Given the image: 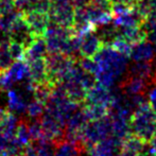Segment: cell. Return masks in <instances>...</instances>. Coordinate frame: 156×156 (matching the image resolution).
<instances>
[{
	"label": "cell",
	"mask_w": 156,
	"mask_h": 156,
	"mask_svg": "<svg viewBox=\"0 0 156 156\" xmlns=\"http://www.w3.org/2000/svg\"><path fill=\"white\" fill-rule=\"evenodd\" d=\"M148 102L151 105V107L153 108V111L156 113V83L154 86L150 89L148 94Z\"/></svg>",
	"instance_id": "cell-32"
},
{
	"label": "cell",
	"mask_w": 156,
	"mask_h": 156,
	"mask_svg": "<svg viewBox=\"0 0 156 156\" xmlns=\"http://www.w3.org/2000/svg\"><path fill=\"white\" fill-rule=\"evenodd\" d=\"M46 111V104L38 100L30 101L27 107V114L29 119H41Z\"/></svg>",
	"instance_id": "cell-24"
},
{
	"label": "cell",
	"mask_w": 156,
	"mask_h": 156,
	"mask_svg": "<svg viewBox=\"0 0 156 156\" xmlns=\"http://www.w3.org/2000/svg\"><path fill=\"white\" fill-rule=\"evenodd\" d=\"M55 84H52L50 82L47 83H41V84L35 85L34 93H33V98L35 100H38L43 103H47V101L49 100L50 96L52 93V88Z\"/></svg>",
	"instance_id": "cell-23"
},
{
	"label": "cell",
	"mask_w": 156,
	"mask_h": 156,
	"mask_svg": "<svg viewBox=\"0 0 156 156\" xmlns=\"http://www.w3.org/2000/svg\"><path fill=\"white\" fill-rule=\"evenodd\" d=\"M146 19L134 9V6L129 11L118 16H114L113 23L118 28H129L137 27L144 23Z\"/></svg>",
	"instance_id": "cell-16"
},
{
	"label": "cell",
	"mask_w": 156,
	"mask_h": 156,
	"mask_svg": "<svg viewBox=\"0 0 156 156\" xmlns=\"http://www.w3.org/2000/svg\"><path fill=\"white\" fill-rule=\"evenodd\" d=\"M150 85L151 83L144 79L126 76L120 84V88L125 94H144Z\"/></svg>",
	"instance_id": "cell-14"
},
{
	"label": "cell",
	"mask_w": 156,
	"mask_h": 156,
	"mask_svg": "<svg viewBox=\"0 0 156 156\" xmlns=\"http://www.w3.org/2000/svg\"><path fill=\"white\" fill-rule=\"evenodd\" d=\"M23 17L35 36H44L47 27L50 23V17L48 13L33 10L31 12L23 14Z\"/></svg>",
	"instance_id": "cell-9"
},
{
	"label": "cell",
	"mask_w": 156,
	"mask_h": 156,
	"mask_svg": "<svg viewBox=\"0 0 156 156\" xmlns=\"http://www.w3.org/2000/svg\"><path fill=\"white\" fill-rule=\"evenodd\" d=\"M133 6L144 19L156 14V0H136Z\"/></svg>",
	"instance_id": "cell-21"
},
{
	"label": "cell",
	"mask_w": 156,
	"mask_h": 156,
	"mask_svg": "<svg viewBox=\"0 0 156 156\" xmlns=\"http://www.w3.org/2000/svg\"><path fill=\"white\" fill-rule=\"evenodd\" d=\"M148 142L150 144V147L153 151V154H154V156H156V134L151 138L150 141H148Z\"/></svg>",
	"instance_id": "cell-33"
},
{
	"label": "cell",
	"mask_w": 156,
	"mask_h": 156,
	"mask_svg": "<svg viewBox=\"0 0 156 156\" xmlns=\"http://www.w3.org/2000/svg\"><path fill=\"white\" fill-rule=\"evenodd\" d=\"M14 83L27 81L29 79V65L25 60L15 61L13 65L6 70Z\"/></svg>",
	"instance_id": "cell-18"
},
{
	"label": "cell",
	"mask_w": 156,
	"mask_h": 156,
	"mask_svg": "<svg viewBox=\"0 0 156 156\" xmlns=\"http://www.w3.org/2000/svg\"></svg>",
	"instance_id": "cell-37"
},
{
	"label": "cell",
	"mask_w": 156,
	"mask_h": 156,
	"mask_svg": "<svg viewBox=\"0 0 156 156\" xmlns=\"http://www.w3.org/2000/svg\"><path fill=\"white\" fill-rule=\"evenodd\" d=\"M2 132V127H1V124H0V133Z\"/></svg>",
	"instance_id": "cell-35"
},
{
	"label": "cell",
	"mask_w": 156,
	"mask_h": 156,
	"mask_svg": "<svg viewBox=\"0 0 156 156\" xmlns=\"http://www.w3.org/2000/svg\"><path fill=\"white\" fill-rule=\"evenodd\" d=\"M132 135L148 142L156 134V113L149 102L140 105L132 115L129 121Z\"/></svg>",
	"instance_id": "cell-2"
},
{
	"label": "cell",
	"mask_w": 156,
	"mask_h": 156,
	"mask_svg": "<svg viewBox=\"0 0 156 156\" xmlns=\"http://www.w3.org/2000/svg\"><path fill=\"white\" fill-rule=\"evenodd\" d=\"M37 2L38 0H15V6H16V10L23 15L35 10Z\"/></svg>",
	"instance_id": "cell-28"
},
{
	"label": "cell",
	"mask_w": 156,
	"mask_h": 156,
	"mask_svg": "<svg viewBox=\"0 0 156 156\" xmlns=\"http://www.w3.org/2000/svg\"><path fill=\"white\" fill-rule=\"evenodd\" d=\"M127 58L112 46H103L94 56L98 64V69L94 73L97 82L108 88H114L118 82L121 84L127 73Z\"/></svg>",
	"instance_id": "cell-1"
},
{
	"label": "cell",
	"mask_w": 156,
	"mask_h": 156,
	"mask_svg": "<svg viewBox=\"0 0 156 156\" xmlns=\"http://www.w3.org/2000/svg\"><path fill=\"white\" fill-rule=\"evenodd\" d=\"M0 156H4L3 154H2V153H0Z\"/></svg>",
	"instance_id": "cell-36"
},
{
	"label": "cell",
	"mask_w": 156,
	"mask_h": 156,
	"mask_svg": "<svg viewBox=\"0 0 156 156\" xmlns=\"http://www.w3.org/2000/svg\"><path fill=\"white\" fill-rule=\"evenodd\" d=\"M109 136H113L112 118L109 115L99 120L88 121V123L86 124L82 132V139L85 149L91 148L96 144Z\"/></svg>",
	"instance_id": "cell-3"
},
{
	"label": "cell",
	"mask_w": 156,
	"mask_h": 156,
	"mask_svg": "<svg viewBox=\"0 0 156 156\" xmlns=\"http://www.w3.org/2000/svg\"><path fill=\"white\" fill-rule=\"evenodd\" d=\"M47 64L48 76L49 81L52 84H58L62 81V79L66 76L74 62L72 58L66 56L62 52H51L48 53L45 58Z\"/></svg>",
	"instance_id": "cell-4"
},
{
	"label": "cell",
	"mask_w": 156,
	"mask_h": 156,
	"mask_svg": "<svg viewBox=\"0 0 156 156\" xmlns=\"http://www.w3.org/2000/svg\"><path fill=\"white\" fill-rule=\"evenodd\" d=\"M9 48H10L11 54H12L13 58L15 61L25 60L26 48L21 44L17 43V41H11L10 45H9Z\"/></svg>",
	"instance_id": "cell-29"
},
{
	"label": "cell",
	"mask_w": 156,
	"mask_h": 156,
	"mask_svg": "<svg viewBox=\"0 0 156 156\" xmlns=\"http://www.w3.org/2000/svg\"><path fill=\"white\" fill-rule=\"evenodd\" d=\"M115 96L116 93L113 90V88H108L97 83L93 88L87 90L84 103L85 104H101L109 107Z\"/></svg>",
	"instance_id": "cell-8"
},
{
	"label": "cell",
	"mask_w": 156,
	"mask_h": 156,
	"mask_svg": "<svg viewBox=\"0 0 156 156\" xmlns=\"http://www.w3.org/2000/svg\"><path fill=\"white\" fill-rule=\"evenodd\" d=\"M83 108H84V112L86 114L89 121L101 119V118L108 115V112H109L108 106H105V105H101V104H85L84 103Z\"/></svg>",
	"instance_id": "cell-20"
},
{
	"label": "cell",
	"mask_w": 156,
	"mask_h": 156,
	"mask_svg": "<svg viewBox=\"0 0 156 156\" xmlns=\"http://www.w3.org/2000/svg\"><path fill=\"white\" fill-rule=\"evenodd\" d=\"M49 53L47 48V43L44 36H36L32 45L28 49H26L25 61L31 62V61L37 60V58H45Z\"/></svg>",
	"instance_id": "cell-17"
},
{
	"label": "cell",
	"mask_w": 156,
	"mask_h": 156,
	"mask_svg": "<svg viewBox=\"0 0 156 156\" xmlns=\"http://www.w3.org/2000/svg\"><path fill=\"white\" fill-rule=\"evenodd\" d=\"M109 1H111L112 3H116V2H119L120 0H109Z\"/></svg>",
	"instance_id": "cell-34"
},
{
	"label": "cell",
	"mask_w": 156,
	"mask_h": 156,
	"mask_svg": "<svg viewBox=\"0 0 156 156\" xmlns=\"http://www.w3.org/2000/svg\"><path fill=\"white\" fill-rule=\"evenodd\" d=\"M84 147L64 139L54 147V156H81Z\"/></svg>",
	"instance_id": "cell-19"
},
{
	"label": "cell",
	"mask_w": 156,
	"mask_h": 156,
	"mask_svg": "<svg viewBox=\"0 0 156 156\" xmlns=\"http://www.w3.org/2000/svg\"><path fill=\"white\" fill-rule=\"evenodd\" d=\"M27 63L29 65V79L35 85L50 82L45 58H37Z\"/></svg>",
	"instance_id": "cell-15"
},
{
	"label": "cell",
	"mask_w": 156,
	"mask_h": 156,
	"mask_svg": "<svg viewBox=\"0 0 156 156\" xmlns=\"http://www.w3.org/2000/svg\"><path fill=\"white\" fill-rule=\"evenodd\" d=\"M126 76L144 79L154 85L156 83V68L152 62H133L129 65Z\"/></svg>",
	"instance_id": "cell-11"
},
{
	"label": "cell",
	"mask_w": 156,
	"mask_h": 156,
	"mask_svg": "<svg viewBox=\"0 0 156 156\" xmlns=\"http://www.w3.org/2000/svg\"><path fill=\"white\" fill-rule=\"evenodd\" d=\"M111 46L114 48V49L117 50V51H119V52H121L122 54H124V55L129 56L132 47H133V44L129 43V41H126V39L123 38V37L119 34V36L115 39V41H114Z\"/></svg>",
	"instance_id": "cell-27"
},
{
	"label": "cell",
	"mask_w": 156,
	"mask_h": 156,
	"mask_svg": "<svg viewBox=\"0 0 156 156\" xmlns=\"http://www.w3.org/2000/svg\"><path fill=\"white\" fill-rule=\"evenodd\" d=\"M9 45L10 44L0 46V73L6 71L13 65V63L15 62L12 54H11Z\"/></svg>",
	"instance_id": "cell-25"
},
{
	"label": "cell",
	"mask_w": 156,
	"mask_h": 156,
	"mask_svg": "<svg viewBox=\"0 0 156 156\" xmlns=\"http://www.w3.org/2000/svg\"><path fill=\"white\" fill-rule=\"evenodd\" d=\"M81 37V54L82 56L94 58L97 52L103 47V43L97 34L96 30L85 33Z\"/></svg>",
	"instance_id": "cell-13"
},
{
	"label": "cell",
	"mask_w": 156,
	"mask_h": 156,
	"mask_svg": "<svg viewBox=\"0 0 156 156\" xmlns=\"http://www.w3.org/2000/svg\"><path fill=\"white\" fill-rule=\"evenodd\" d=\"M28 124H29L32 142L44 138V132L41 123V119H28Z\"/></svg>",
	"instance_id": "cell-26"
},
{
	"label": "cell",
	"mask_w": 156,
	"mask_h": 156,
	"mask_svg": "<svg viewBox=\"0 0 156 156\" xmlns=\"http://www.w3.org/2000/svg\"><path fill=\"white\" fill-rule=\"evenodd\" d=\"M10 36L11 41H17V43L21 44L26 49H28L32 45L34 39L36 38V36L32 33L23 15H20L15 19L11 27Z\"/></svg>",
	"instance_id": "cell-7"
},
{
	"label": "cell",
	"mask_w": 156,
	"mask_h": 156,
	"mask_svg": "<svg viewBox=\"0 0 156 156\" xmlns=\"http://www.w3.org/2000/svg\"><path fill=\"white\" fill-rule=\"evenodd\" d=\"M15 137H16L17 141H18L21 146L25 147V148L32 144L28 120H25V119H23V118H20V121H19V123H18V126H17Z\"/></svg>",
	"instance_id": "cell-22"
},
{
	"label": "cell",
	"mask_w": 156,
	"mask_h": 156,
	"mask_svg": "<svg viewBox=\"0 0 156 156\" xmlns=\"http://www.w3.org/2000/svg\"><path fill=\"white\" fill-rule=\"evenodd\" d=\"M16 10L15 0H0V16L13 12Z\"/></svg>",
	"instance_id": "cell-31"
},
{
	"label": "cell",
	"mask_w": 156,
	"mask_h": 156,
	"mask_svg": "<svg viewBox=\"0 0 156 156\" xmlns=\"http://www.w3.org/2000/svg\"><path fill=\"white\" fill-rule=\"evenodd\" d=\"M78 62L85 71L91 72V73H94V74L97 72V69H98V64H97V62L94 61V58L82 56Z\"/></svg>",
	"instance_id": "cell-30"
},
{
	"label": "cell",
	"mask_w": 156,
	"mask_h": 156,
	"mask_svg": "<svg viewBox=\"0 0 156 156\" xmlns=\"http://www.w3.org/2000/svg\"><path fill=\"white\" fill-rule=\"evenodd\" d=\"M8 109L16 115H25L27 114V107L29 104V98L25 91H18L16 89L8 90Z\"/></svg>",
	"instance_id": "cell-12"
},
{
	"label": "cell",
	"mask_w": 156,
	"mask_h": 156,
	"mask_svg": "<svg viewBox=\"0 0 156 156\" xmlns=\"http://www.w3.org/2000/svg\"><path fill=\"white\" fill-rule=\"evenodd\" d=\"M73 28H64L55 23L50 21L47 27L44 37L47 43V48L49 53L51 52H61L65 45L66 41L71 35H74Z\"/></svg>",
	"instance_id": "cell-6"
},
{
	"label": "cell",
	"mask_w": 156,
	"mask_h": 156,
	"mask_svg": "<svg viewBox=\"0 0 156 156\" xmlns=\"http://www.w3.org/2000/svg\"><path fill=\"white\" fill-rule=\"evenodd\" d=\"M76 5L72 0H54L51 2L49 17L50 21L55 23L64 28H72L74 20Z\"/></svg>",
	"instance_id": "cell-5"
},
{
	"label": "cell",
	"mask_w": 156,
	"mask_h": 156,
	"mask_svg": "<svg viewBox=\"0 0 156 156\" xmlns=\"http://www.w3.org/2000/svg\"><path fill=\"white\" fill-rule=\"evenodd\" d=\"M156 54V47L149 39L133 44L129 58L133 62H152Z\"/></svg>",
	"instance_id": "cell-10"
}]
</instances>
